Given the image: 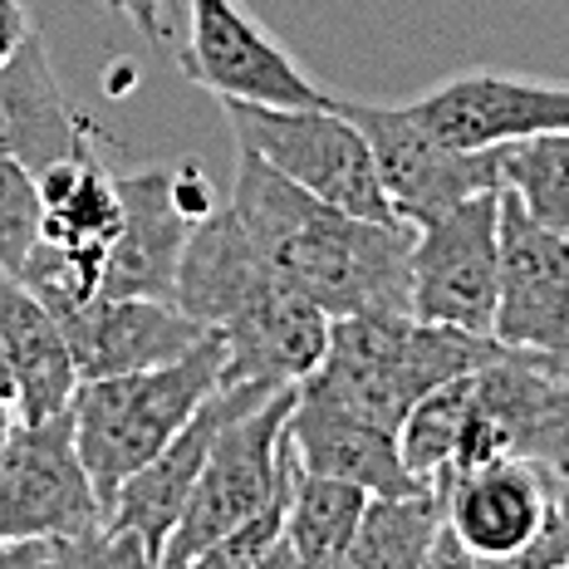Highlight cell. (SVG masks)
Masks as SVG:
<instances>
[{
  "label": "cell",
  "mask_w": 569,
  "mask_h": 569,
  "mask_svg": "<svg viewBox=\"0 0 569 569\" xmlns=\"http://www.w3.org/2000/svg\"><path fill=\"white\" fill-rule=\"evenodd\" d=\"M231 207L270 266L315 295L329 319L412 310V227L305 192L251 148H236Z\"/></svg>",
  "instance_id": "cell-1"
},
{
  "label": "cell",
  "mask_w": 569,
  "mask_h": 569,
  "mask_svg": "<svg viewBox=\"0 0 569 569\" xmlns=\"http://www.w3.org/2000/svg\"><path fill=\"white\" fill-rule=\"evenodd\" d=\"M501 353L506 343L496 335L432 325V319H418L412 310L343 315L329 325V349L319 359V369L300 383L339 402V408L398 432L418 398L461 373L486 369Z\"/></svg>",
  "instance_id": "cell-2"
},
{
  "label": "cell",
  "mask_w": 569,
  "mask_h": 569,
  "mask_svg": "<svg viewBox=\"0 0 569 569\" xmlns=\"http://www.w3.org/2000/svg\"><path fill=\"white\" fill-rule=\"evenodd\" d=\"M227 378V339L207 335L182 359L158 363V369L109 373V378H79L69 398V422H74V447L84 461L103 511L118 496V486L148 467L162 447L197 418V408L221 388Z\"/></svg>",
  "instance_id": "cell-3"
},
{
  "label": "cell",
  "mask_w": 569,
  "mask_h": 569,
  "mask_svg": "<svg viewBox=\"0 0 569 569\" xmlns=\"http://www.w3.org/2000/svg\"><path fill=\"white\" fill-rule=\"evenodd\" d=\"M295 398H300V383H284L266 402L236 412L217 432L207 461H201V477L192 486V501H187L168 550H162V565L168 569L197 565L241 520H251L260 506L276 501V491L284 486L290 461H295L290 437H284Z\"/></svg>",
  "instance_id": "cell-4"
},
{
  "label": "cell",
  "mask_w": 569,
  "mask_h": 569,
  "mask_svg": "<svg viewBox=\"0 0 569 569\" xmlns=\"http://www.w3.org/2000/svg\"><path fill=\"white\" fill-rule=\"evenodd\" d=\"M231 118L236 148H251L256 158H266L270 168H280L290 182H300L305 192L335 201L343 211H359L373 221H393L402 227L393 201L383 192L373 148L363 138V128L349 113H339L335 103H315V109H270V103H221Z\"/></svg>",
  "instance_id": "cell-5"
},
{
  "label": "cell",
  "mask_w": 569,
  "mask_h": 569,
  "mask_svg": "<svg viewBox=\"0 0 569 569\" xmlns=\"http://www.w3.org/2000/svg\"><path fill=\"white\" fill-rule=\"evenodd\" d=\"M496 457H526L540 467L569 461V359L506 349L501 359L471 373L452 471Z\"/></svg>",
  "instance_id": "cell-6"
},
{
  "label": "cell",
  "mask_w": 569,
  "mask_h": 569,
  "mask_svg": "<svg viewBox=\"0 0 569 569\" xmlns=\"http://www.w3.org/2000/svg\"><path fill=\"white\" fill-rule=\"evenodd\" d=\"M339 113H349L363 128L383 177V192L393 201L402 227H427L457 201L496 192L506 187L501 158L506 148H452L412 113V103H373V99H349V93H329Z\"/></svg>",
  "instance_id": "cell-7"
},
{
  "label": "cell",
  "mask_w": 569,
  "mask_h": 569,
  "mask_svg": "<svg viewBox=\"0 0 569 569\" xmlns=\"http://www.w3.org/2000/svg\"><path fill=\"white\" fill-rule=\"evenodd\" d=\"M276 388L284 383H227L221 378V388L201 402L197 418L148 467H138L133 477L118 486V496L109 501V511H103V536H109L118 565H128V569L162 565V550H168L177 520H182L187 501H192V486L201 477V461H207L217 432L236 412L266 402Z\"/></svg>",
  "instance_id": "cell-8"
},
{
  "label": "cell",
  "mask_w": 569,
  "mask_h": 569,
  "mask_svg": "<svg viewBox=\"0 0 569 569\" xmlns=\"http://www.w3.org/2000/svg\"><path fill=\"white\" fill-rule=\"evenodd\" d=\"M177 69L221 103H270V109H315L329 103L295 54L270 34L241 0H187V44Z\"/></svg>",
  "instance_id": "cell-9"
},
{
  "label": "cell",
  "mask_w": 569,
  "mask_h": 569,
  "mask_svg": "<svg viewBox=\"0 0 569 569\" xmlns=\"http://www.w3.org/2000/svg\"><path fill=\"white\" fill-rule=\"evenodd\" d=\"M501 270V187L412 231V315L491 335Z\"/></svg>",
  "instance_id": "cell-10"
},
{
  "label": "cell",
  "mask_w": 569,
  "mask_h": 569,
  "mask_svg": "<svg viewBox=\"0 0 569 569\" xmlns=\"http://www.w3.org/2000/svg\"><path fill=\"white\" fill-rule=\"evenodd\" d=\"M93 530H103V501L79 461L69 408L44 422H20L0 452V540Z\"/></svg>",
  "instance_id": "cell-11"
},
{
  "label": "cell",
  "mask_w": 569,
  "mask_h": 569,
  "mask_svg": "<svg viewBox=\"0 0 569 569\" xmlns=\"http://www.w3.org/2000/svg\"><path fill=\"white\" fill-rule=\"evenodd\" d=\"M491 335L506 349L569 359V236L540 227L501 187V270Z\"/></svg>",
  "instance_id": "cell-12"
},
{
  "label": "cell",
  "mask_w": 569,
  "mask_h": 569,
  "mask_svg": "<svg viewBox=\"0 0 569 569\" xmlns=\"http://www.w3.org/2000/svg\"><path fill=\"white\" fill-rule=\"evenodd\" d=\"M118 197H123V231L113 236L109 260H103V290L172 300L187 231L211 207L201 172L192 162L182 172L138 168L118 177Z\"/></svg>",
  "instance_id": "cell-13"
},
{
  "label": "cell",
  "mask_w": 569,
  "mask_h": 569,
  "mask_svg": "<svg viewBox=\"0 0 569 569\" xmlns=\"http://www.w3.org/2000/svg\"><path fill=\"white\" fill-rule=\"evenodd\" d=\"M408 103L442 142L471 148V152L477 148H506V142L569 128V84L491 74V69L452 74V79H442L437 89H427Z\"/></svg>",
  "instance_id": "cell-14"
},
{
  "label": "cell",
  "mask_w": 569,
  "mask_h": 569,
  "mask_svg": "<svg viewBox=\"0 0 569 569\" xmlns=\"http://www.w3.org/2000/svg\"><path fill=\"white\" fill-rule=\"evenodd\" d=\"M447 496V530L471 565H520L545 530L550 486L545 467L526 457H496L437 481Z\"/></svg>",
  "instance_id": "cell-15"
},
{
  "label": "cell",
  "mask_w": 569,
  "mask_h": 569,
  "mask_svg": "<svg viewBox=\"0 0 569 569\" xmlns=\"http://www.w3.org/2000/svg\"><path fill=\"white\" fill-rule=\"evenodd\" d=\"M59 329L69 339L79 378H109L133 369H158V363L182 359L211 335L201 319H192L177 300H152V295H109L99 290L89 305L59 315Z\"/></svg>",
  "instance_id": "cell-16"
},
{
  "label": "cell",
  "mask_w": 569,
  "mask_h": 569,
  "mask_svg": "<svg viewBox=\"0 0 569 569\" xmlns=\"http://www.w3.org/2000/svg\"><path fill=\"white\" fill-rule=\"evenodd\" d=\"M284 276L266 260V251L251 241L246 221L236 217V207H217L211 201L207 211L192 221L182 246V260H177V295L172 300L182 305L192 319L221 335L227 325H236L260 295L270 290Z\"/></svg>",
  "instance_id": "cell-17"
},
{
  "label": "cell",
  "mask_w": 569,
  "mask_h": 569,
  "mask_svg": "<svg viewBox=\"0 0 569 569\" xmlns=\"http://www.w3.org/2000/svg\"><path fill=\"white\" fill-rule=\"evenodd\" d=\"M284 437H290V447H295V461H300L305 471H319V477L353 481L373 496L422 486L408 471V461H402L398 432L339 408V402H329L325 393H315V388H305V383L290 408V422H284Z\"/></svg>",
  "instance_id": "cell-18"
},
{
  "label": "cell",
  "mask_w": 569,
  "mask_h": 569,
  "mask_svg": "<svg viewBox=\"0 0 569 569\" xmlns=\"http://www.w3.org/2000/svg\"><path fill=\"white\" fill-rule=\"evenodd\" d=\"M84 142V118L69 113L50 50L40 34H26L16 54L0 64V158H16L40 177Z\"/></svg>",
  "instance_id": "cell-19"
},
{
  "label": "cell",
  "mask_w": 569,
  "mask_h": 569,
  "mask_svg": "<svg viewBox=\"0 0 569 569\" xmlns=\"http://www.w3.org/2000/svg\"><path fill=\"white\" fill-rule=\"evenodd\" d=\"M0 343L16 369V408L20 422H44L69 408L79 388V369L59 319L40 305L16 270L0 266Z\"/></svg>",
  "instance_id": "cell-20"
},
{
  "label": "cell",
  "mask_w": 569,
  "mask_h": 569,
  "mask_svg": "<svg viewBox=\"0 0 569 569\" xmlns=\"http://www.w3.org/2000/svg\"><path fill=\"white\" fill-rule=\"evenodd\" d=\"M93 128L84 123V142L54 168L40 172V201H44V231L50 241L69 246H103L109 251L113 236L123 231V197H118V177L103 168L99 148H93Z\"/></svg>",
  "instance_id": "cell-21"
},
{
  "label": "cell",
  "mask_w": 569,
  "mask_h": 569,
  "mask_svg": "<svg viewBox=\"0 0 569 569\" xmlns=\"http://www.w3.org/2000/svg\"><path fill=\"white\" fill-rule=\"evenodd\" d=\"M442 530L447 496L437 481H422L412 491L369 496L343 569H432Z\"/></svg>",
  "instance_id": "cell-22"
},
{
  "label": "cell",
  "mask_w": 569,
  "mask_h": 569,
  "mask_svg": "<svg viewBox=\"0 0 569 569\" xmlns=\"http://www.w3.org/2000/svg\"><path fill=\"white\" fill-rule=\"evenodd\" d=\"M369 496L373 491H363V486L339 481V477H319V471H305L300 461H295L290 511H284V540H290L295 569H343Z\"/></svg>",
  "instance_id": "cell-23"
},
{
  "label": "cell",
  "mask_w": 569,
  "mask_h": 569,
  "mask_svg": "<svg viewBox=\"0 0 569 569\" xmlns=\"http://www.w3.org/2000/svg\"><path fill=\"white\" fill-rule=\"evenodd\" d=\"M501 177L540 227L569 236V128L506 142Z\"/></svg>",
  "instance_id": "cell-24"
},
{
  "label": "cell",
  "mask_w": 569,
  "mask_h": 569,
  "mask_svg": "<svg viewBox=\"0 0 569 569\" xmlns=\"http://www.w3.org/2000/svg\"><path fill=\"white\" fill-rule=\"evenodd\" d=\"M467 383H471V373L432 388V393L412 402V412L402 418L398 447H402V461H408V471L418 481H437L452 471L461 422H467Z\"/></svg>",
  "instance_id": "cell-25"
},
{
  "label": "cell",
  "mask_w": 569,
  "mask_h": 569,
  "mask_svg": "<svg viewBox=\"0 0 569 569\" xmlns=\"http://www.w3.org/2000/svg\"><path fill=\"white\" fill-rule=\"evenodd\" d=\"M103 260H109L103 246H69V241L40 236L34 251L20 260L16 276L26 280L30 290L40 295L44 310L59 319V315L79 310V305H89L93 295L103 290Z\"/></svg>",
  "instance_id": "cell-26"
},
{
  "label": "cell",
  "mask_w": 569,
  "mask_h": 569,
  "mask_svg": "<svg viewBox=\"0 0 569 569\" xmlns=\"http://www.w3.org/2000/svg\"><path fill=\"white\" fill-rule=\"evenodd\" d=\"M40 231H44L40 177L26 162L0 158V266L20 270V260L40 241Z\"/></svg>",
  "instance_id": "cell-27"
},
{
  "label": "cell",
  "mask_w": 569,
  "mask_h": 569,
  "mask_svg": "<svg viewBox=\"0 0 569 569\" xmlns=\"http://www.w3.org/2000/svg\"><path fill=\"white\" fill-rule=\"evenodd\" d=\"M545 486H550L545 530L520 565L526 569H569V461H550V467H545Z\"/></svg>",
  "instance_id": "cell-28"
},
{
  "label": "cell",
  "mask_w": 569,
  "mask_h": 569,
  "mask_svg": "<svg viewBox=\"0 0 569 569\" xmlns=\"http://www.w3.org/2000/svg\"><path fill=\"white\" fill-rule=\"evenodd\" d=\"M99 6H109L113 16H123L128 26H138L152 44H162V6H168V0H99Z\"/></svg>",
  "instance_id": "cell-29"
},
{
  "label": "cell",
  "mask_w": 569,
  "mask_h": 569,
  "mask_svg": "<svg viewBox=\"0 0 569 569\" xmlns=\"http://www.w3.org/2000/svg\"><path fill=\"white\" fill-rule=\"evenodd\" d=\"M30 10H26V0H0V64H6L10 54L26 44V34H30Z\"/></svg>",
  "instance_id": "cell-30"
},
{
  "label": "cell",
  "mask_w": 569,
  "mask_h": 569,
  "mask_svg": "<svg viewBox=\"0 0 569 569\" xmlns=\"http://www.w3.org/2000/svg\"><path fill=\"white\" fill-rule=\"evenodd\" d=\"M16 427H20V408L16 402H6L0 398V452L10 447V437H16Z\"/></svg>",
  "instance_id": "cell-31"
},
{
  "label": "cell",
  "mask_w": 569,
  "mask_h": 569,
  "mask_svg": "<svg viewBox=\"0 0 569 569\" xmlns=\"http://www.w3.org/2000/svg\"><path fill=\"white\" fill-rule=\"evenodd\" d=\"M0 398L16 402V369H10V359H6V343H0Z\"/></svg>",
  "instance_id": "cell-32"
}]
</instances>
